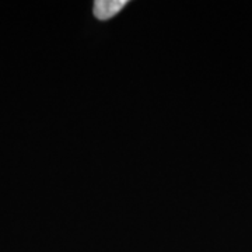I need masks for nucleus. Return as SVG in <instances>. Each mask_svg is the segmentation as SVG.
Instances as JSON below:
<instances>
[{
  "label": "nucleus",
  "instance_id": "obj_1",
  "mask_svg": "<svg viewBox=\"0 0 252 252\" xmlns=\"http://www.w3.org/2000/svg\"><path fill=\"white\" fill-rule=\"evenodd\" d=\"M126 4L127 0H97L94 3L93 13L99 21H107L114 16H117Z\"/></svg>",
  "mask_w": 252,
  "mask_h": 252
}]
</instances>
